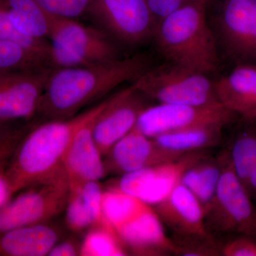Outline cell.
I'll return each mask as SVG.
<instances>
[{"label": "cell", "instance_id": "6da1fadb", "mask_svg": "<svg viewBox=\"0 0 256 256\" xmlns=\"http://www.w3.org/2000/svg\"><path fill=\"white\" fill-rule=\"evenodd\" d=\"M150 67L148 56L139 54L89 66L53 68L37 114L44 120L70 118L121 84L134 82Z\"/></svg>", "mask_w": 256, "mask_h": 256}, {"label": "cell", "instance_id": "7a4b0ae2", "mask_svg": "<svg viewBox=\"0 0 256 256\" xmlns=\"http://www.w3.org/2000/svg\"><path fill=\"white\" fill-rule=\"evenodd\" d=\"M102 104L104 101L70 118L45 120L32 126L18 143L6 168L12 197L65 172L64 158L74 134Z\"/></svg>", "mask_w": 256, "mask_h": 256}, {"label": "cell", "instance_id": "3957f363", "mask_svg": "<svg viewBox=\"0 0 256 256\" xmlns=\"http://www.w3.org/2000/svg\"><path fill=\"white\" fill-rule=\"evenodd\" d=\"M206 8L193 0L158 24L153 38L166 62L205 74L217 70L218 44L207 22Z\"/></svg>", "mask_w": 256, "mask_h": 256}, {"label": "cell", "instance_id": "277c9868", "mask_svg": "<svg viewBox=\"0 0 256 256\" xmlns=\"http://www.w3.org/2000/svg\"><path fill=\"white\" fill-rule=\"evenodd\" d=\"M50 62L54 68L89 66L118 58L116 42L98 28L50 15Z\"/></svg>", "mask_w": 256, "mask_h": 256}, {"label": "cell", "instance_id": "5b68a950", "mask_svg": "<svg viewBox=\"0 0 256 256\" xmlns=\"http://www.w3.org/2000/svg\"><path fill=\"white\" fill-rule=\"evenodd\" d=\"M136 90L159 104L210 106L220 104L215 82L207 74L168 62L150 68L132 82Z\"/></svg>", "mask_w": 256, "mask_h": 256}, {"label": "cell", "instance_id": "8992f818", "mask_svg": "<svg viewBox=\"0 0 256 256\" xmlns=\"http://www.w3.org/2000/svg\"><path fill=\"white\" fill-rule=\"evenodd\" d=\"M254 202L234 172L227 152L218 188L205 213L208 232L212 234L216 232L246 236L256 239V206Z\"/></svg>", "mask_w": 256, "mask_h": 256}, {"label": "cell", "instance_id": "52a82bcc", "mask_svg": "<svg viewBox=\"0 0 256 256\" xmlns=\"http://www.w3.org/2000/svg\"><path fill=\"white\" fill-rule=\"evenodd\" d=\"M68 194L66 172L18 192L0 207V234L32 224L46 223L65 210Z\"/></svg>", "mask_w": 256, "mask_h": 256}, {"label": "cell", "instance_id": "ba28073f", "mask_svg": "<svg viewBox=\"0 0 256 256\" xmlns=\"http://www.w3.org/2000/svg\"><path fill=\"white\" fill-rule=\"evenodd\" d=\"M212 30L229 60L256 65V0H222Z\"/></svg>", "mask_w": 256, "mask_h": 256}, {"label": "cell", "instance_id": "9c48e42d", "mask_svg": "<svg viewBox=\"0 0 256 256\" xmlns=\"http://www.w3.org/2000/svg\"><path fill=\"white\" fill-rule=\"evenodd\" d=\"M86 14L114 42L128 46L153 38L156 28L144 0H92Z\"/></svg>", "mask_w": 256, "mask_h": 256}, {"label": "cell", "instance_id": "30bf717a", "mask_svg": "<svg viewBox=\"0 0 256 256\" xmlns=\"http://www.w3.org/2000/svg\"><path fill=\"white\" fill-rule=\"evenodd\" d=\"M238 116L222 104L210 106L159 104L148 106L140 116L136 127L154 138L160 134L204 124L228 126Z\"/></svg>", "mask_w": 256, "mask_h": 256}, {"label": "cell", "instance_id": "8fae6325", "mask_svg": "<svg viewBox=\"0 0 256 256\" xmlns=\"http://www.w3.org/2000/svg\"><path fill=\"white\" fill-rule=\"evenodd\" d=\"M206 151L186 153L178 160L122 175L116 186L144 203L156 206L169 196L181 183L184 173L192 164L206 156Z\"/></svg>", "mask_w": 256, "mask_h": 256}, {"label": "cell", "instance_id": "7c38bea8", "mask_svg": "<svg viewBox=\"0 0 256 256\" xmlns=\"http://www.w3.org/2000/svg\"><path fill=\"white\" fill-rule=\"evenodd\" d=\"M52 70L0 73V122H28L34 118Z\"/></svg>", "mask_w": 256, "mask_h": 256}, {"label": "cell", "instance_id": "4fadbf2b", "mask_svg": "<svg viewBox=\"0 0 256 256\" xmlns=\"http://www.w3.org/2000/svg\"><path fill=\"white\" fill-rule=\"evenodd\" d=\"M146 98L132 85L107 99L94 124V138L104 158L136 127L140 116L148 107Z\"/></svg>", "mask_w": 256, "mask_h": 256}, {"label": "cell", "instance_id": "5bb4252c", "mask_svg": "<svg viewBox=\"0 0 256 256\" xmlns=\"http://www.w3.org/2000/svg\"><path fill=\"white\" fill-rule=\"evenodd\" d=\"M158 216L172 232L176 246L196 239L213 237L207 229L204 210L196 197L181 183L154 206Z\"/></svg>", "mask_w": 256, "mask_h": 256}, {"label": "cell", "instance_id": "9a60e30c", "mask_svg": "<svg viewBox=\"0 0 256 256\" xmlns=\"http://www.w3.org/2000/svg\"><path fill=\"white\" fill-rule=\"evenodd\" d=\"M182 153L170 150L134 127L118 141L105 156L106 174L122 175L178 160Z\"/></svg>", "mask_w": 256, "mask_h": 256}, {"label": "cell", "instance_id": "2e32d148", "mask_svg": "<svg viewBox=\"0 0 256 256\" xmlns=\"http://www.w3.org/2000/svg\"><path fill=\"white\" fill-rule=\"evenodd\" d=\"M106 101L107 99L100 110L77 130L69 144L64 162L69 188L88 182H98L107 174L104 156L94 136V121Z\"/></svg>", "mask_w": 256, "mask_h": 256}, {"label": "cell", "instance_id": "e0dca14e", "mask_svg": "<svg viewBox=\"0 0 256 256\" xmlns=\"http://www.w3.org/2000/svg\"><path fill=\"white\" fill-rule=\"evenodd\" d=\"M128 254L134 256L178 255V248L165 232L156 210L149 206L117 230Z\"/></svg>", "mask_w": 256, "mask_h": 256}, {"label": "cell", "instance_id": "ac0fdd59", "mask_svg": "<svg viewBox=\"0 0 256 256\" xmlns=\"http://www.w3.org/2000/svg\"><path fill=\"white\" fill-rule=\"evenodd\" d=\"M218 101L244 122L256 124V65L240 64L215 82Z\"/></svg>", "mask_w": 256, "mask_h": 256}, {"label": "cell", "instance_id": "d6986e66", "mask_svg": "<svg viewBox=\"0 0 256 256\" xmlns=\"http://www.w3.org/2000/svg\"><path fill=\"white\" fill-rule=\"evenodd\" d=\"M102 191L98 182L69 188L66 222L72 232H82L95 226L112 227L102 214Z\"/></svg>", "mask_w": 256, "mask_h": 256}, {"label": "cell", "instance_id": "ffe728a7", "mask_svg": "<svg viewBox=\"0 0 256 256\" xmlns=\"http://www.w3.org/2000/svg\"><path fill=\"white\" fill-rule=\"evenodd\" d=\"M58 238L57 230L46 223L25 226L0 234V256H48Z\"/></svg>", "mask_w": 256, "mask_h": 256}, {"label": "cell", "instance_id": "44dd1931", "mask_svg": "<svg viewBox=\"0 0 256 256\" xmlns=\"http://www.w3.org/2000/svg\"><path fill=\"white\" fill-rule=\"evenodd\" d=\"M226 150L236 176L256 202V124L242 121Z\"/></svg>", "mask_w": 256, "mask_h": 256}, {"label": "cell", "instance_id": "7402d4cb", "mask_svg": "<svg viewBox=\"0 0 256 256\" xmlns=\"http://www.w3.org/2000/svg\"><path fill=\"white\" fill-rule=\"evenodd\" d=\"M226 159V150L216 158L207 154L190 166L182 178V184L196 197L205 213L216 192Z\"/></svg>", "mask_w": 256, "mask_h": 256}, {"label": "cell", "instance_id": "603a6c76", "mask_svg": "<svg viewBox=\"0 0 256 256\" xmlns=\"http://www.w3.org/2000/svg\"><path fill=\"white\" fill-rule=\"evenodd\" d=\"M226 127L222 124H200L164 133L154 139L166 149L182 154L208 150L220 144Z\"/></svg>", "mask_w": 256, "mask_h": 256}, {"label": "cell", "instance_id": "cb8c5ba5", "mask_svg": "<svg viewBox=\"0 0 256 256\" xmlns=\"http://www.w3.org/2000/svg\"><path fill=\"white\" fill-rule=\"evenodd\" d=\"M12 23L28 38L46 40L50 31V15L35 0H1Z\"/></svg>", "mask_w": 256, "mask_h": 256}, {"label": "cell", "instance_id": "d4e9b609", "mask_svg": "<svg viewBox=\"0 0 256 256\" xmlns=\"http://www.w3.org/2000/svg\"><path fill=\"white\" fill-rule=\"evenodd\" d=\"M149 206L150 205L122 191L116 185L102 191V214L116 232Z\"/></svg>", "mask_w": 256, "mask_h": 256}, {"label": "cell", "instance_id": "484cf974", "mask_svg": "<svg viewBox=\"0 0 256 256\" xmlns=\"http://www.w3.org/2000/svg\"><path fill=\"white\" fill-rule=\"evenodd\" d=\"M54 68L46 56L16 42L0 41V73Z\"/></svg>", "mask_w": 256, "mask_h": 256}, {"label": "cell", "instance_id": "4316f807", "mask_svg": "<svg viewBox=\"0 0 256 256\" xmlns=\"http://www.w3.org/2000/svg\"><path fill=\"white\" fill-rule=\"evenodd\" d=\"M128 252L112 227L95 226L88 229L80 242V256H122Z\"/></svg>", "mask_w": 256, "mask_h": 256}, {"label": "cell", "instance_id": "83f0119b", "mask_svg": "<svg viewBox=\"0 0 256 256\" xmlns=\"http://www.w3.org/2000/svg\"><path fill=\"white\" fill-rule=\"evenodd\" d=\"M0 41L16 42L28 48L46 56L50 60V42L36 40L22 34L12 23L8 10L0 0Z\"/></svg>", "mask_w": 256, "mask_h": 256}, {"label": "cell", "instance_id": "f1b7e54d", "mask_svg": "<svg viewBox=\"0 0 256 256\" xmlns=\"http://www.w3.org/2000/svg\"><path fill=\"white\" fill-rule=\"evenodd\" d=\"M47 14L76 18L87 14L92 0H35Z\"/></svg>", "mask_w": 256, "mask_h": 256}, {"label": "cell", "instance_id": "f546056e", "mask_svg": "<svg viewBox=\"0 0 256 256\" xmlns=\"http://www.w3.org/2000/svg\"><path fill=\"white\" fill-rule=\"evenodd\" d=\"M222 256H256V239L236 236L222 245Z\"/></svg>", "mask_w": 256, "mask_h": 256}, {"label": "cell", "instance_id": "4dcf8cb0", "mask_svg": "<svg viewBox=\"0 0 256 256\" xmlns=\"http://www.w3.org/2000/svg\"><path fill=\"white\" fill-rule=\"evenodd\" d=\"M193 0H144L156 26L169 16Z\"/></svg>", "mask_w": 256, "mask_h": 256}, {"label": "cell", "instance_id": "1f68e13d", "mask_svg": "<svg viewBox=\"0 0 256 256\" xmlns=\"http://www.w3.org/2000/svg\"><path fill=\"white\" fill-rule=\"evenodd\" d=\"M80 244L73 239H67L62 242H57L50 250V256H80Z\"/></svg>", "mask_w": 256, "mask_h": 256}, {"label": "cell", "instance_id": "d6a6232c", "mask_svg": "<svg viewBox=\"0 0 256 256\" xmlns=\"http://www.w3.org/2000/svg\"><path fill=\"white\" fill-rule=\"evenodd\" d=\"M9 162H0V207L4 206L12 197L6 176V168Z\"/></svg>", "mask_w": 256, "mask_h": 256}, {"label": "cell", "instance_id": "836d02e7", "mask_svg": "<svg viewBox=\"0 0 256 256\" xmlns=\"http://www.w3.org/2000/svg\"><path fill=\"white\" fill-rule=\"evenodd\" d=\"M15 124H16V122H14V124H8V122H0V134L4 132L6 130H8V128L12 127V126Z\"/></svg>", "mask_w": 256, "mask_h": 256}, {"label": "cell", "instance_id": "e575fe53", "mask_svg": "<svg viewBox=\"0 0 256 256\" xmlns=\"http://www.w3.org/2000/svg\"><path fill=\"white\" fill-rule=\"evenodd\" d=\"M4 148H3L2 144L0 142V160H2L4 158Z\"/></svg>", "mask_w": 256, "mask_h": 256}, {"label": "cell", "instance_id": "d590c367", "mask_svg": "<svg viewBox=\"0 0 256 256\" xmlns=\"http://www.w3.org/2000/svg\"><path fill=\"white\" fill-rule=\"evenodd\" d=\"M198 1L202 2H203L204 4H205L206 5V6H208V4H210V3H212V2L214 1V0H198Z\"/></svg>", "mask_w": 256, "mask_h": 256}]
</instances>
